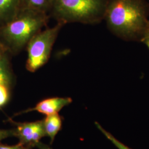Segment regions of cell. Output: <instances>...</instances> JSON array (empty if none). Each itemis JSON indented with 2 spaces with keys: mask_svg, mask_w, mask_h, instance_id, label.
<instances>
[{
  "mask_svg": "<svg viewBox=\"0 0 149 149\" xmlns=\"http://www.w3.org/2000/svg\"><path fill=\"white\" fill-rule=\"evenodd\" d=\"M149 5L145 0H107L103 20L118 38L141 42L149 31Z\"/></svg>",
  "mask_w": 149,
  "mask_h": 149,
  "instance_id": "1",
  "label": "cell"
},
{
  "mask_svg": "<svg viewBox=\"0 0 149 149\" xmlns=\"http://www.w3.org/2000/svg\"><path fill=\"white\" fill-rule=\"evenodd\" d=\"M47 13L21 8L10 22L0 27V43L12 55L19 53L48 23Z\"/></svg>",
  "mask_w": 149,
  "mask_h": 149,
  "instance_id": "2",
  "label": "cell"
},
{
  "mask_svg": "<svg viewBox=\"0 0 149 149\" xmlns=\"http://www.w3.org/2000/svg\"><path fill=\"white\" fill-rule=\"evenodd\" d=\"M107 0H54L50 10L58 23L97 24L104 19Z\"/></svg>",
  "mask_w": 149,
  "mask_h": 149,
  "instance_id": "3",
  "label": "cell"
},
{
  "mask_svg": "<svg viewBox=\"0 0 149 149\" xmlns=\"http://www.w3.org/2000/svg\"><path fill=\"white\" fill-rule=\"evenodd\" d=\"M63 26L62 23H57L53 27L42 30L32 38L26 47V68L28 71L34 72L48 62L54 44Z\"/></svg>",
  "mask_w": 149,
  "mask_h": 149,
  "instance_id": "4",
  "label": "cell"
},
{
  "mask_svg": "<svg viewBox=\"0 0 149 149\" xmlns=\"http://www.w3.org/2000/svg\"><path fill=\"white\" fill-rule=\"evenodd\" d=\"M6 122L13 125L15 130V137L18 139V143L22 145L34 148L41 139L46 136L43 119L32 122H18L10 118Z\"/></svg>",
  "mask_w": 149,
  "mask_h": 149,
  "instance_id": "5",
  "label": "cell"
},
{
  "mask_svg": "<svg viewBox=\"0 0 149 149\" xmlns=\"http://www.w3.org/2000/svg\"><path fill=\"white\" fill-rule=\"evenodd\" d=\"M72 102V100L70 97H54L45 98L39 102L34 107L17 113L14 115V117L34 111L39 112L45 116L58 113L64 107L69 106Z\"/></svg>",
  "mask_w": 149,
  "mask_h": 149,
  "instance_id": "6",
  "label": "cell"
},
{
  "mask_svg": "<svg viewBox=\"0 0 149 149\" xmlns=\"http://www.w3.org/2000/svg\"><path fill=\"white\" fill-rule=\"evenodd\" d=\"M12 56L0 43V84H5L13 88L16 85V78L11 63Z\"/></svg>",
  "mask_w": 149,
  "mask_h": 149,
  "instance_id": "7",
  "label": "cell"
},
{
  "mask_svg": "<svg viewBox=\"0 0 149 149\" xmlns=\"http://www.w3.org/2000/svg\"><path fill=\"white\" fill-rule=\"evenodd\" d=\"M21 0H0V27L12 21L21 9Z\"/></svg>",
  "mask_w": 149,
  "mask_h": 149,
  "instance_id": "8",
  "label": "cell"
},
{
  "mask_svg": "<svg viewBox=\"0 0 149 149\" xmlns=\"http://www.w3.org/2000/svg\"><path fill=\"white\" fill-rule=\"evenodd\" d=\"M43 120L46 136L50 138V144H52L62 128L63 118L59 113H55L46 116Z\"/></svg>",
  "mask_w": 149,
  "mask_h": 149,
  "instance_id": "9",
  "label": "cell"
},
{
  "mask_svg": "<svg viewBox=\"0 0 149 149\" xmlns=\"http://www.w3.org/2000/svg\"><path fill=\"white\" fill-rule=\"evenodd\" d=\"M54 0H21V8H28L47 13L50 11Z\"/></svg>",
  "mask_w": 149,
  "mask_h": 149,
  "instance_id": "10",
  "label": "cell"
},
{
  "mask_svg": "<svg viewBox=\"0 0 149 149\" xmlns=\"http://www.w3.org/2000/svg\"><path fill=\"white\" fill-rule=\"evenodd\" d=\"M13 89L9 86L0 84V109L7 105L10 101Z\"/></svg>",
  "mask_w": 149,
  "mask_h": 149,
  "instance_id": "11",
  "label": "cell"
},
{
  "mask_svg": "<svg viewBox=\"0 0 149 149\" xmlns=\"http://www.w3.org/2000/svg\"><path fill=\"white\" fill-rule=\"evenodd\" d=\"M95 125L96 127L98 128L102 134L108 139L110 141H111L112 144L114 145L118 149H132L129 148L127 146H126L125 144H123L122 142H120L119 140H118L112 134L107 132L106 130H105L104 128L102 127L101 125L98 122H95Z\"/></svg>",
  "mask_w": 149,
  "mask_h": 149,
  "instance_id": "12",
  "label": "cell"
},
{
  "mask_svg": "<svg viewBox=\"0 0 149 149\" xmlns=\"http://www.w3.org/2000/svg\"><path fill=\"white\" fill-rule=\"evenodd\" d=\"M15 130L13 128L9 129H0V141L5 139L15 137Z\"/></svg>",
  "mask_w": 149,
  "mask_h": 149,
  "instance_id": "13",
  "label": "cell"
},
{
  "mask_svg": "<svg viewBox=\"0 0 149 149\" xmlns=\"http://www.w3.org/2000/svg\"><path fill=\"white\" fill-rule=\"evenodd\" d=\"M33 148L20 143H18L14 145H7L4 144H0V149H33Z\"/></svg>",
  "mask_w": 149,
  "mask_h": 149,
  "instance_id": "14",
  "label": "cell"
},
{
  "mask_svg": "<svg viewBox=\"0 0 149 149\" xmlns=\"http://www.w3.org/2000/svg\"><path fill=\"white\" fill-rule=\"evenodd\" d=\"M36 147H37L38 149H53L47 144H44L40 141L36 144Z\"/></svg>",
  "mask_w": 149,
  "mask_h": 149,
  "instance_id": "15",
  "label": "cell"
},
{
  "mask_svg": "<svg viewBox=\"0 0 149 149\" xmlns=\"http://www.w3.org/2000/svg\"><path fill=\"white\" fill-rule=\"evenodd\" d=\"M141 43H144V44L149 49V31L146 36L144 37L143 40H142Z\"/></svg>",
  "mask_w": 149,
  "mask_h": 149,
  "instance_id": "16",
  "label": "cell"
}]
</instances>
